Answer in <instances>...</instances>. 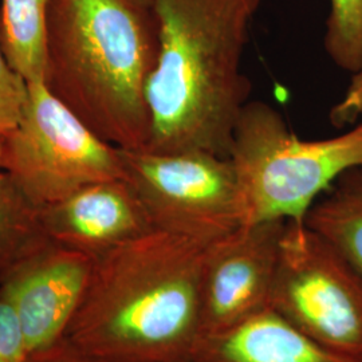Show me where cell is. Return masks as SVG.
Masks as SVG:
<instances>
[{"instance_id": "obj_9", "label": "cell", "mask_w": 362, "mask_h": 362, "mask_svg": "<svg viewBox=\"0 0 362 362\" xmlns=\"http://www.w3.org/2000/svg\"><path fill=\"white\" fill-rule=\"evenodd\" d=\"M95 259L47 242L0 284L23 326L31 354L67 336L90 287Z\"/></svg>"}, {"instance_id": "obj_4", "label": "cell", "mask_w": 362, "mask_h": 362, "mask_svg": "<svg viewBox=\"0 0 362 362\" xmlns=\"http://www.w3.org/2000/svg\"><path fill=\"white\" fill-rule=\"evenodd\" d=\"M245 226L305 221L313 204L351 169L362 168V124L344 134L305 140L263 101H250L235 125L228 152Z\"/></svg>"}, {"instance_id": "obj_16", "label": "cell", "mask_w": 362, "mask_h": 362, "mask_svg": "<svg viewBox=\"0 0 362 362\" xmlns=\"http://www.w3.org/2000/svg\"><path fill=\"white\" fill-rule=\"evenodd\" d=\"M28 95V82L8 64L0 42V134L18 125Z\"/></svg>"}, {"instance_id": "obj_3", "label": "cell", "mask_w": 362, "mask_h": 362, "mask_svg": "<svg viewBox=\"0 0 362 362\" xmlns=\"http://www.w3.org/2000/svg\"><path fill=\"white\" fill-rule=\"evenodd\" d=\"M157 55L153 10L122 0H49L43 82L106 143L146 149L145 90Z\"/></svg>"}, {"instance_id": "obj_18", "label": "cell", "mask_w": 362, "mask_h": 362, "mask_svg": "<svg viewBox=\"0 0 362 362\" xmlns=\"http://www.w3.org/2000/svg\"><path fill=\"white\" fill-rule=\"evenodd\" d=\"M28 362H109L90 354L85 350L79 349L67 338L55 344L52 348L40 350L31 354Z\"/></svg>"}, {"instance_id": "obj_15", "label": "cell", "mask_w": 362, "mask_h": 362, "mask_svg": "<svg viewBox=\"0 0 362 362\" xmlns=\"http://www.w3.org/2000/svg\"><path fill=\"white\" fill-rule=\"evenodd\" d=\"M325 50L339 69L362 70V0H330Z\"/></svg>"}, {"instance_id": "obj_11", "label": "cell", "mask_w": 362, "mask_h": 362, "mask_svg": "<svg viewBox=\"0 0 362 362\" xmlns=\"http://www.w3.org/2000/svg\"><path fill=\"white\" fill-rule=\"evenodd\" d=\"M192 362H353L324 349L274 311L231 330L206 337Z\"/></svg>"}, {"instance_id": "obj_1", "label": "cell", "mask_w": 362, "mask_h": 362, "mask_svg": "<svg viewBox=\"0 0 362 362\" xmlns=\"http://www.w3.org/2000/svg\"><path fill=\"white\" fill-rule=\"evenodd\" d=\"M262 0H153L158 55L146 83V152L228 157L250 103L243 54Z\"/></svg>"}, {"instance_id": "obj_5", "label": "cell", "mask_w": 362, "mask_h": 362, "mask_svg": "<svg viewBox=\"0 0 362 362\" xmlns=\"http://www.w3.org/2000/svg\"><path fill=\"white\" fill-rule=\"evenodd\" d=\"M270 310L324 349L362 362V272L305 221H287Z\"/></svg>"}, {"instance_id": "obj_19", "label": "cell", "mask_w": 362, "mask_h": 362, "mask_svg": "<svg viewBox=\"0 0 362 362\" xmlns=\"http://www.w3.org/2000/svg\"><path fill=\"white\" fill-rule=\"evenodd\" d=\"M337 112L348 121L362 116V70L354 74L345 97L337 104Z\"/></svg>"}, {"instance_id": "obj_8", "label": "cell", "mask_w": 362, "mask_h": 362, "mask_svg": "<svg viewBox=\"0 0 362 362\" xmlns=\"http://www.w3.org/2000/svg\"><path fill=\"white\" fill-rule=\"evenodd\" d=\"M287 221L242 226L207 246L202 274V339L270 309Z\"/></svg>"}, {"instance_id": "obj_12", "label": "cell", "mask_w": 362, "mask_h": 362, "mask_svg": "<svg viewBox=\"0 0 362 362\" xmlns=\"http://www.w3.org/2000/svg\"><path fill=\"white\" fill-rule=\"evenodd\" d=\"M305 224L362 272V168L342 175L313 204Z\"/></svg>"}, {"instance_id": "obj_13", "label": "cell", "mask_w": 362, "mask_h": 362, "mask_svg": "<svg viewBox=\"0 0 362 362\" xmlns=\"http://www.w3.org/2000/svg\"><path fill=\"white\" fill-rule=\"evenodd\" d=\"M49 0H0V42L15 71L43 82Z\"/></svg>"}, {"instance_id": "obj_21", "label": "cell", "mask_w": 362, "mask_h": 362, "mask_svg": "<svg viewBox=\"0 0 362 362\" xmlns=\"http://www.w3.org/2000/svg\"><path fill=\"white\" fill-rule=\"evenodd\" d=\"M3 143H4V136L0 134V170H1V156H3Z\"/></svg>"}, {"instance_id": "obj_7", "label": "cell", "mask_w": 362, "mask_h": 362, "mask_svg": "<svg viewBox=\"0 0 362 362\" xmlns=\"http://www.w3.org/2000/svg\"><path fill=\"white\" fill-rule=\"evenodd\" d=\"M121 153L125 179L155 230L209 246L245 226L239 182L228 157L206 151Z\"/></svg>"}, {"instance_id": "obj_20", "label": "cell", "mask_w": 362, "mask_h": 362, "mask_svg": "<svg viewBox=\"0 0 362 362\" xmlns=\"http://www.w3.org/2000/svg\"><path fill=\"white\" fill-rule=\"evenodd\" d=\"M130 7L139 10H153V0H122Z\"/></svg>"}, {"instance_id": "obj_10", "label": "cell", "mask_w": 362, "mask_h": 362, "mask_svg": "<svg viewBox=\"0 0 362 362\" xmlns=\"http://www.w3.org/2000/svg\"><path fill=\"white\" fill-rule=\"evenodd\" d=\"M40 221L52 243L95 260L155 231L127 179L93 182L40 206Z\"/></svg>"}, {"instance_id": "obj_6", "label": "cell", "mask_w": 362, "mask_h": 362, "mask_svg": "<svg viewBox=\"0 0 362 362\" xmlns=\"http://www.w3.org/2000/svg\"><path fill=\"white\" fill-rule=\"evenodd\" d=\"M1 170L38 206L93 182L125 179L121 149L89 129L45 82H28L22 117L4 136Z\"/></svg>"}, {"instance_id": "obj_14", "label": "cell", "mask_w": 362, "mask_h": 362, "mask_svg": "<svg viewBox=\"0 0 362 362\" xmlns=\"http://www.w3.org/2000/svg\"><path fill=\"white\" fill-rule=\"evenodd\" d=\"M50 242L35 204L13 177L0 170V284L25 259Z\"/></svg>"}, {"instance_id": "obj_17", "label": "cell", "mask_w": 362, "mask_h": 362, "mask_svg": "<svg viewBox=\"0 0 362 362\" xmlns=\"http://www.w3.org/2000/svg\"><path fill=\"white\" fill-rule=\"evenodd\" d=\"M27 337L11 300L0 288V362H28Z\"/></svg>"}, {"instance_id": "obj_2", "label": "cell", "mask_w": 362, "mask_h": 362, "mask_svg": "<svg viewBox=\"0 0 362 362\" xmlns=\"http://www.w3.org/2000/svg\"><path fill=\"white\" fill-rule=\"evenodd\" d=\"M206 251L155 230L97 259L66 338L109 362H192Z\"/></svg>"}]
</instances>
